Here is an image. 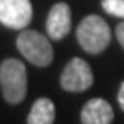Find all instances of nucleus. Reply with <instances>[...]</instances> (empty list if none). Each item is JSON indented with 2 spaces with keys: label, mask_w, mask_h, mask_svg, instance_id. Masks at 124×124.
<instances>
[{
  "label": "nucleus",
  "mask_w": 124,
  "mask_h": 124,
  "mask_svg": "<svg viewBox=\"0 0 124 124\" xmlns=\"http://www.w3.org/2000/svg\"><path fill=\"white\" fill-rule=\"evenodd\" d=\"M0 88L7 103H21L28 91L26 66L17 59H5L0 64Z\"/></svg>",
  "instance_id": "f257e3e1"
},
{
  "label": "nucleus",
  "mask_w": 124,
  "mask_h": 124,
  "mask_svg": "<svg viewBox=\"0 0 124 124\" xmlns=\"http://www.w3.org/2000/svg\"><path fill=\"white\" fill-rule=\"evenodd\" d=\"M76 38L85 52L98 55L108 46L112 35H110L108 24L100 16L91 14V16H86L79 23V26L76 29Z\"/></svg>",
  "instance_id": "f03ea898"
},
{
  "label": "nucleus",
  "mask_w": 124,
  "mask_h": 124,
  "mask_svg": "<svg viewBox=\"0 0 124 124\" xmlns=\"http://www.w3.org/2000/svg\"><path fill=\"white\" fill-rule=\"evenodd\" d=\"M21 55L36 67H46L54 60V48L45 35L33 29H23L16 40Z\"/></svg>",
  "instance_id": "7ed1b4c3"
},
{
  "label": "nucleus",
  "mask_w": 124,
  "mask_h": 124,
  "mask_svg": "<svg viewBox=\"0 0 124 124\" xmlns=\"http://www.w3.org/2000/svg\"><path fill=\"white\" fill-rule=\"evenodd\" d=\"M91 85H93V72L88 62L79 57L71 59L62 71L60 86L66 91H85Z\"/></svg>",
  "instance_id": "20e7f679"
},
{
  "label": "nucleus",
  "mask_w": 124,
  "mask_h": 124,
  "mask_svg": "<svg viewBox=\"0 0 124 124\" xmlns=\"http://www.w3.org/2000/svg\"><path fill=\"white\" fill-rule=\"evenodd\" d=\"M33 17L29 0H0V23L10 29H24Z\"/></svg>",
  "instance_id": "39448f33"
},
{
  "label": "nucleus",
  "mask_w": 124,
  "mask_h": 124,
  "mask_svg": "<svg viewBox=\"0 0 124 124\" xmlns=\"http://www.w3.org/2000/svg\"><path fill=\"white\" fill-rule=\"evenodd\" d=\"M71 31V9L67 4L59 2L55 4L46 17V33L52 40L59 41L66 38V35Z\"/></svg>",
  "instance_id": "423d86ee"
},
{
  "label": "nucleus",
  "mask_w": 124,
  "mask_h": 124,
  "mask_svg": "<svg viewBox=\"0 0 124 124\" xmlns=\"http://www.w3.org/2000/svg\"><path fill=\"white\" fill-rule=\"evenodd\" d=\"M114 108L103 98H91L81 108V124H110Z\"/></svg>",
  "instance_id": "0eeeda50"
},
{
  "label": "nucleus",
  "mask_w": 124,
  "mask_h": 124,
  "mask_svg": "<svg viewBox=\"0 0 124 124\" xmlns=\"http://www.w3.org/2000/svg\"><path fill=\"white\" fill-rule=\"evenodd\" d=\"M55 107L50 98H38L28 114V124H54Z\"/></svg>",
  "instance_id": "6e6552de"
},
{
  "label": "nucleus",
  "mask_w": 124,
  "mask_h": 124,
  "mask_svg": "<svg viewBox=\"0 0 124 124\" xmlns=\"http://www.w3.org/2000/svg\"><path fill=\"white\" fill-rule=\"evenodd\" d=\"M102 9L110 16L124 19V0H102Z\"/></svg>",
  "instance_id": "1a4fd4ad"
},
{
  "label": "nucleus",
  "mask_w": 124,
  "mask_h": 124,
  "mask_svg": "<svg viewBox=\"0 0 124 124\" xmlns=\"http://www.w3.org/2000/svg\"><path fill=\"white\" fill-rule=\"evenodd\" d=\"M116 36H117V40H119L121 46L124 48V21L117 24V28H116Z\"/></svg>",
  "instance_id": "9d476101"
},
{
  "label": "nucleus",
  "mask_w": 124,
  "mask_h": 124,
  "mask_svg": "<svg viewBox=\"0 0 124 124\" xmlns=\"http://www.w3.org/2000/svg\"><path fill=\"white\" fill-rule=\"evenodd\" d=\"M117 102H119L121 108L124 110V81L121 83V86H119V91H117Z\"/></svg>",
  "instance_id": "9b49d317"
}]
</instances>
